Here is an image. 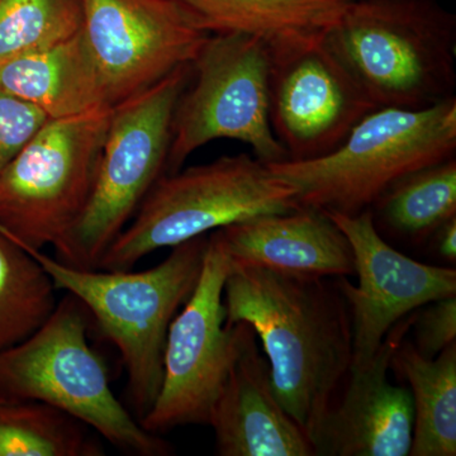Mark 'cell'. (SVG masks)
I'll use <instances>...</instances> for the list:
<instances>
[{"mask_svg": "<svg viewBox=\"0 0 456 456\" xmlns=\"http://www.w3.org/2000/svg\"><path fill=\"white\" fill-rule=\"evenodd\" d=\"M329 279L230 261L224 287L227 325L253 327L279 401L310 440L353 362L349 308Z\"/></svg>", "mask_w": 456, "mask_h": 456, "instance_id": "1", "label": "cell"}, {"mask_svg": "<svg viewBox=\"0 0 456 456\" xmlns=\"http://www.w3.org/2000/svg\"><path fill=\"white\" fill-rule=\"evenodd\" d=\"M325 44L377 108L455 97L456 17L436 0H350Z\"/></svg>", "mask_w": 456, "mask_h": 456, "instance_id": "2", "label": "cell"}, {"mask_svg": "<svg viewBox=\"0 0 456 456\" xmlns=\"http://www.w3.org/2000/svg\"><path fill=\"white\" fill-rule=\"evenodd\" d=\"M207 245L208 236L203 235L174 246L167 259L143 272L74 268L42 250L23 248L40 261L57 290L83 303L116 345L139 422L160 392L167 332L196 289Z\"/></svg>", "mask_w": 456, "mask_h": 456, "instance_id": "3", "label": "cell"}, {"mask_svg": "<svg viewBox=\"0 0 456 456\" xmlns=\"http://www.w3.org/2000/svg\"><path fill=\"white\" fill-rule=\"evenodd\" d=\"M456 154V97L425 110L378 108L322 158L266 164L299 207L354 216L416 171Z\"/></svg>", "mask_w": 456, "mask_h": 456, "instance_id": "4", "label": "cell"}, {"mask_svg": "<svg viewBox=\"0 0 456 456\" xmlns=\"http://www.w3.org/2000/svg\"><path fill=\"white\" fill-rule=\"evenodd\" d=\"M88 330L89 311L66 294L31 338L0 351V399L51 404L128 454L170 455V446L146 431L114 395Z\"/></svg>", "mask_w": 456, "mask_h": 456, "instance_id": "5", "label": "cell"}, {"mask_svg": "<svg viewBox=\"0 0 456 456\" xmlns=\"http://www.w3.org/2000/svg\"><path fill=\"white\" fill-rule=\"evenodd\" d=\"M296 189L248 154L222 156L161 176L98 269L131 270L142 257L270 213L298 208Z\"/></svg>", "mask_w": 456, "mask_h": 456, "instance_id": "6", "label": "cell"}, {"mask_svg": "<svg viewBox=\"0 0 456 456\" xmlns=\"http://www.w3.org/2000/svg\"><path fill=\"white\" fill-rule=\"evenodd\" d=\"M113 108L50 119L0 171V231L22 248H59L88 206Z\"/></svg>", "mask_w": 456, "mask_h": 456, "instance_id": "7", "label": "cell"}, {"mask_svg": "<svg viewBox=\"0 0 456 456\" xmlns=\"http://www.w3.org/2000/svg\"><path fill=\"white\" fill-rule=\"evenodd\" d=\"M191 64L113 108L92 197L82 218L56 248L55 259L79 269H98L155 183L165 174L171 127Z\"/></svg>", "mask_w": 456, "mask_h": 456, "instance_id": "8", "label": "cell"}, {"mask_svg": "<svg viewBox=\"0 0 456 456\" xmlns=\"http://www.w3.org/2000/svg\"><path fill=\"white\" fill-rule=\"evenodd\" d=\"M273 56L265 45L244 33H211L191 62L171 127L164 175L182 169L196 150L213 140L241 141L261 163L288 160L269 118Z\"/></svg>", "mask_w": 456, "mask_h": 456, "instance_id": "9", "label": "cell"}, {"mask_svg": "<svg viewBox=\"0 0 456 456\" xmlns=\"http://www.w3.org/2000/svg\"><path fill=\"white\" fill-rule=\"evenodd\" d=\"M228 270L230 260L213 231L196 289L167 332L160 392L140 419L151 434L208 425L235 362L244 327V322L226 323L224 287Z\"/></svg>", "mask_w": 456, "mask_h": 456, "instance_id": "10", "label": "cell"}, {"mask_svg": "<svg viewBox=\"0 0 456 456\" xmlns=\"http://www.w3.org/2000/svg\"><path fill=\"white\" fill-rule=\"evenodd\" d=\"M82 37L104 106L114 108L191 65L211 33L175 0H83Z\"/></svg>", "mask_w": 456, "mask_h": 456, "instance_id": "11", "label": "cell"}, {"mask_svg": "<svg viewBox=\"0 0 456 456\" xmlns=\"http://www.w3.org/2000/svg\"><path fill=\"white\" fill-rule=\"evenodd\" d=\"M349 240L359 284L336 278L351 320L353 362H373L389 331L428 303L456 294V270L426 265L393 248L380 236L370 209L347 216L326 213Z\"/></svg>", "mask_w": 456, "mask_h": 456, "instance_id": "12", "label": "cell"}, {"mask_svg": "<svg viewBox=\"0 0 456 456\" xmlns=\"http://www.w3.org/2000/svg\"><path fill=\"white\" fill-rule=\"evenodd\" d=\"M375 110L325 40L273 57L270 126L288 160L330 154Z\"/></svg>", "mask_w": 456, "mask_h": 456, "instance_id": "13", "label": "cell"}, {"mask_svg": "<svg viewBox=\"0 0 456 456\" xmlns=\"http://www.w3.org/2000/svg\"><path fill=\"white\" fill-rule=\"evenodd\" d=\"M407 320L393 327L368 367L350 369L341 402L330 406L311 436L314 455H410L415 425L412 395L388 379L393 354L412 317Z\"/></svg>", "mask_w": 456, "mask_h": 456, "instance_id": "14", "label": "cell"}, {"mask_svg": "<svg viewBox=\"0 0 456 456\" xmlns=\"http://www.w3.org/2000/svg\"><path fill=\"white\" fill-rule=\"evenodd\" d=\"M208 425L220 456H314L310 437L279 401L268 359L246 322Z\"/></svg>", "mask_w": 456, "mask_h": 456, "instance_id": "15", "label": "cell"}, {"mask_svg": "<svg viewBox=\"0 0 456 456\" xmlns=\"http://www.w3.org/2000/svg\"><path fill=\"white\" fill-rule=\"evenodd\" d=\"M228 260L297 277L340 278L355 274L347 237L320 209L256 216L216 230Z\"/></svg>", "mask_w": 456, "mask_h": 456, "instance_id": "16", "label": "cell"}, {"mask_svg": "<svg viewBox=\"0 0 456 456\" xmlns=\"http://www.w3.org/2000/svg\"><path fill=\"white\" fill-rule=\"evenodd\" d=\"M209 33L259 38L273 57L325 40L350 0H175Z\"/></svg>", "mask_w": 456, "mask_h": 456, "instance_id": "17", "label": "cell"}, {"mask_svg": "<svg viewBox=\"0 0 456 456\" xmlns=\"http://www.w3.org/2000/svg\"><path fill=\"white\" fill-rule=\"evenodd\" d=\"M0 89L40 108L50 119L106 107L82 37L0 61Z\"/></svg>", "mask_w": 456, "mask_h": 456, "instance_id": "18", "label": "cell"}, {"mask_svg": "<svg viewBox=\"0 0 456 456\" xmlns=\"http://www.w3.org/2000/svg\"><path fill=\"white\" fill-rule=\"evenodd\" d=\"M391 368L411 387L415 425L411 456L456 455V342L434 359L402 340Z\"/></svg>", "mask_w": 456, "mask_h": 456, "instance_id": "19", "label": "cell"}, {"mask_svg": "<svg viewBox=\"0 0 456 456\" xmlns=\"http://www.w3.org/2000/svg\"><path fill=\"white\" fill-rule=\"evenodd\" d=\"M90 430L44 402L0 399V456H103Z\"/></svg>", "mask_w": 456, "mask_h": 456, "instance_id": "20", "label": "cell"}, {"mask_svg": "<svg viewBox=\"0 0 456 456\" xmlns=\"http://www.w3.org/2000/svg\"><path fill=\"white\" fill-rule=\"evenodd\" d=\"M56 292L40 261L0 231V351L45 325L59 303Z\"/></svg>", "mask_w": 456, "mask_h": 456, "instance_id": "21", "label": "cell"}, {"mask_svg": "<svg viewBox=\"0 0 456 456\" xmlns=\"http://www.w3.org/2000/svg\"><path fill=\"white\" fill-rule=\"evenodd\" d=\"M371 208L395 235L425 241L441 224L456 217V159L399 180Z\"/></svg>", "mask_w": 456, "mask_h": 456, "instance_id": "22", "label": "cell"}, {"mask_svg": "<svg viewBox=\"0 0 456 456\" xmlns=\"http://www.w3.org/2000/svg\"><path fill=\"white\" fill-rule=\"evenodd\" d=\"M83 22V0H0V61L70 40Z\"/></svg>", "mask_w": 456, "mask_h": 456, "instance_id": "23", "label": "cell"}, {"mask_svg": "<svg viewBox=\"0 0 456 456\" xmlns=\"http://www.w3.org/2000/svg\"><path fill=\"white\" fill-rule=\"evenodd\" d=\"M49 121L40 108L0 89V171Z\"/></svg>", "mask_w": 456, "mask_h": 456, "instance_id": "24", "label": "cell"}, {"mask_svg": "<svg viewBox=\"0 0 456 456\" xmlns=\"http://www.w3.org/2000/svg\"><path fill=\"white\" fill-rule=\"evenodd\" d=\"M413 314L411 327L416 350L428 359L456 342V294L428 303Z\"/></svg>", "mask_w": 456, "mask_h": 456, "instance_id": "25", "label": "cell"}, {"mask_svg": "<svg viewBox=\"0 0 456 456\" xmlns=\"http://www.w3.org/2000/svg\"><path fill=\"white\" fill-rule=\"evenodd\" d=\"M435 248L444 259L452 261L456 260V217L450 218L445 224H441L434 233Z\"/></svg>", "mask_w": 456, "mask_h": 456, "instance_id": "26", "label": "cell"}]
</instances>
